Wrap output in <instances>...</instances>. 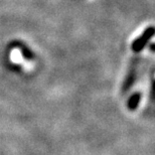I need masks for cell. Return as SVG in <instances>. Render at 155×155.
Returning <instances> with one entry per match:
<instances>
[{"label": "cell", "mask_w": 155, "mask_h": 155, "mask_svg": "<svg viewBox=\"0 0 155 155\" xmlns=\"http://www.w3.org/2000/svg\"><path fill=\"white\" fill-rule=\"evenodd\" d=\"M155 35V26H148L143 32L141 33V35L133 40L131 45V49L135 54L140 52L145 46L148 45V42L150 41V39Z\"/></svg>", "instance_id": "obj_1"}, {"label": "cell", "mask_w": 155, "mask_h": 155, "mask_svg": "<svg viewBox=\"0 0 155 155\" xmlns=\"http://www.w3.org/2000/svg\"><path fill=\"white\" fill-rule=\"evenodd\" d=\"M137 63L138 61H133L132 64H130L129 70L127 72V75L124 79L123 85H122V91L125 93L127 91H129L130 89L134 86V83L136 79H137Z\"/></svg>", "instance_id": "obj_2"}, {"label": "cell", "mask_w": 155, "mask_h": 155, "mask_svg": "<svg viewBox=\"0 0 155 155\" xmlns=\"http://www.w3.org/2000/svg\"><path fill=\"white\" fill-rule=\"evenodd\" d=\"M141 99H142V94L139 92H136L133 95H131L130 98L128 99V101H127V109L131 111V112L136 111L141 102Z\"/></svg>", "instance_id": "obj_3"}, {"label": "cell", "mask_w": 155, "mask_h": 155, "mask_svg": "<svg viewBox=\"0 0 155 155\" xmlns=\"http://www.w3.org/2000/svg\"><path fill=\"white\" fill-rule=\"evenodd\" d=\"M149 51L151 52H155V42L151 43V45H149Z\"/></svg>", "instance_id": "obj_4"}]
</instances>
